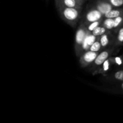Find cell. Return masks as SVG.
<instances>
[{
    "mask_svg": "<svg viewBox=\"0 0 123 123\" xmlns=\"http://www.w3.org/2000/svg\"><path fill=\"white\" fill-rule=\"evenodd\" d=\"M63 15L67 20L72 21L78 18L79 13L75 8H72V7H67L64 10Z\"/></svg>",
    "mask_w": 123,
    "mask_h": 123,
    "instance_id": "6da1fadb",
    "label": "cell"
},
{
    "mask_svg": "<svg viewBox=\"0 0 123 123\" xmlns=\"http://www.w3.org/2000/svg\"><path fill=\"white\" fill-rule=\"evenodd\" d=\"M102 13L98 10H92L90 11L86 15V19L88 21L93 22L98 21L102 18Z\"/></svg>",
    "mask_w": 123,
    "mask_h": 123,
    "instance_id": "7a4b0ae2",
    "label": "cell"
},
{
    "mask_svg": "<svg viewBox=\"0 0 123 123\" xmlns=\"http://www.w3.org/2000/svg\"><path fill=\"white\" fill-rule=\"evenodd\" d=\"M97 8L102 14H106L112 10V4L108 2H102L97 5Z\"/></svg>",
    "mask_w": 123,
    "mask_h": 123,
    "instance_id": "3957f363",
    "label": "cell"
},
{
    "mask_svg": "<svg viewBox=\"0 0 123 123\" xmlns=\"http://www.w3.org/2000/svg\"><path fill=\"white\" fill-rule=\"evenodd\" d=\"M108 56H109V54H108V52H102L101 54H100L99 55L96 57V60H94L95 64H96V65L102 64L104 63L105 61L107 60Z\"/></svg>",
    "mask_w": 123,
    "mask_h": 123,
    "instance_id": "277c9868",
    "label": "cell"
},
{
    "mask_svg": "<svg viewBox=\"0 0 123 123\" xmlns=\"http://www.w3.org/2000/svg\"><path fill=\"white\" fill-rule=\"evenodd\" d=\"M97 56V55L96 52H93L91 50V51L86 52V54L84 55V60H85L86 62H92L93 61H94Z\"/></svg>",
    "mask_w": 123,
    "mask_h": 123,
    "instance_id": "5b68a950",
    "label": "cell"
},
{
    "mask_svg": "<svg viewBox=\"0 0 123 123\" xmlns=\"http://www.w3.org/2000/svg\"><path fill=\"white\" fill-rule=\"evenodd\" d=\"M121 13V12L120 10H111L109 12L105 14V16L107 18L114 19V18H116L117 17L120 16Z\"/></svg>",
    "mask_w": 123,
    "mask_h": 123,
    "instance_id": "8992f818",
    "label": "cell"
},
{
    "mask_svg": "<svg viewBox=\"0 0 123 123\" xmlns=\"http://www.w3.org/2000/svg\"><path fill=\"white\" fill-rule=\"evenodd\" d=\"M85 37V32L84 30H80L77 32L76 37V40L78 43H82Z\"/></svg>",
    "mask_w": 123,
    "mask_h": 123,
    "instance_id": "52a82bcc",
    "label": "cell"
},
{
    "mask_svg": "<svg viewBox=\"0 0 123 123\" xmlns=\"http://www.w3.org/2000/svg\"><path fill=\"white\" fill-rule=\"evenodd\" d=\"M95 40H96V36H94L93 34L91 35V36H89L88 37H86V38H85V42L84 44V48H86L87 45H92V44L95 42Z\"/></svg>",
    "mask_w": 123,
    "mask_h": 123,
    "instance_id": "ba28073f",
    "label": "cell"
},
{
    "mask_svg": "<svg viewBox=\"0 0 123 123\" xmlns=\"http://www.w3.org/2000/svg\"><path fill=\"white\" fill-rule=\"evenodd\" d=\"M106 29L103 27H100V26H97L96 28L92 31V34L95 36H101V35L103 34L105 32Z\"/></svg>",
    "mask_w": 123,
    "mask_h": 123,
    "instance_id": "9c48e42d",
    "label": "cell"
},
{
    "mask_svg": "<svg viewBox=\"0 0 123 123\" xmlns=\"http://www.w3.org/2000/svg\"><path fill=\"white\" fill-rule=\"evenodd\" d=\"M104 25L106 28L111 30L114 28V19L111 18H108L104 22Z\"/></svg>",
    "mask_w": 123,
    "mask_h": 123,
    "instance_id": "30bf717a",
    "label": "cell"
},
{
    "mask_svg": "<svg viewBox=\"0 0 123 123\" xmlns=\"http://www.w3.org/2000/svg\"><path fill=\"white\" fill-rule=\"evenodd\" d=\"M64 4L67 7L74 8L76 6V0H64Z\"/></svg>",
    "mask_w": 123,
    "mask_h": 123,
    "instance_id": "8fae6325",
    "label": "cell"
},
{
    "mask_svg": "<svg viewBox=\"0 0 123 123\" xmlns=\"http://www.w3.org/2000/svg\"><path fill=\"white\" fill-rule=\"evenodd\" d=\"M101 43L98 42H95L93 44L91 45V48H90V50L93 52H97L98 50H100L101 48Z\"/></svg>",
    "mask_w": 123,
    "mask_h": 123,
    "instance_id": "7c38bea8",
    "label": "cell"
},
{
    "mask_svg": "<svg viewBox=\"0 0 123 123\" xmlns=\"http://www.w3.org/2000/svg\"><path fill=\"white\" fill-rule=\"evenodd\" d=\"M109 2L115 7H120L123 5V0H109Z\"/></svg>",
    "mask_w": 123,
    "mask_h": 123,
    "instance_id": "4fadbf2b",
    "label": "cell"
},
{
    "mask_svg": "<svg viewBox=\"0 0 123 123\" xmlns=\"http://www.w3.org/2000/svg\"><path fill=\"white\" fill-rule=\"evenodd\" d=\"M108 42H109V40H108V36L106 35H103L100 39V43L102 46H106L108 44Z\"/></svg>",
    "mask_w": 123,
    "mask_h": 123,
    "instance_id": "5bb4252c",
    "label": "cell"
},
{
    "mask_svg": "<svg viewBox=\"0 0 123 123\" xmlns=\"http://www.w3.org/2000/svg\"><path fill=\"white\" fill-rule=\"evenodd\" d=\"M123 17L120 16L117 17L116 18H115L114 19V28H116L123 21Z\"/></svg>",
    "mask_w": 123,
    "mask_h": 123,
    "instance_id": "9a60e30c",
    "label": "cell"
},
{
    "mask_svg": "<svg viewBox=\"0 0 123 123\" xmlns=\"http://www.w3.org/2000/svg\"><path fill=\"white\" fill-rule=\"evenodd\" d=\"M115 78L118 80L123 81V70H120L117 72L115 74Z\"/></svg>",
    "mask_w": 123,
    "mask_h": 123,
    "instance_id": "2e32d148",
    "label": "cell"
},
{
    "mask_svg": "<svg viewBox=\"0 0 123 123\" xmlns=\"http://www.w3.org/2000/svg\"><path fill=\"white\" fill-rule=\"evenodd\" d=\"M98 24H99V22H98V21L93 22L91 23V24L89 25L88 30H90V31H92L95 28H96L98 26Z\"/></svg>",
    "mask_w": 123,
    "mask_h": 123,
    "instance_id": "e0dca14e",
    "label": "cell"
},
{
    "mask_svg": "<svg viewBox=\"0 0 123 123\" xmlns=\"http://www.w3.org/2000/svg\"><path fill=\"white\" fill-rule=\"evenodd\" d=\"M118 39L120 42H123V28L120 29V31H119Z\"/></svg>",
    "mask_w": 123,
    "mask_h": 123,
    "instance_id": "ac0fdd59",
    "label": "cell"
},
{
    "mask_svg": "<svg viewBox=\"0 0 123 123\" xmlns=\"http://www.w3.org/2000/svg\"><path fill=\"white\" fill-rule=\"evenodd\" d=\"M103 68L105 71H106L109 68V62H108V60H106L104 62V66H103Z\"/></svg>",
    "mask_w": 123,
    "mask_h": 123,
    "instance_id": "d6986e66",
    "label": "cell"
},
{
    "mask_svg": "<svg viewBox=\"0 0 123 123\" xmlns=\"http://www.w3.org/2000/svg\"><path fill=\"white\" fill-rule=\"evenodd\" d=\"M116 60H117V62L118 64H121V60H120V59L119 58H117Z\"/></svg>",
    "mask_w": 123,
    "mask_h": 123,
    "instance_id": "ffe728a7",
    "label": "cell"
},
{
    "mask_svg": "<svg viewBox=\"0 0 123 123\" xmlns=\"http://www.w3.org/2000/svg\"><path fill=\"white\" fill-rule=\"evenodd\" d=\"M121 87H122V88H123V83L122 84V85H121Z\"/></svg>",
    "mask_w": 123,
    "mask_h": 123,
    "instance_id": "44dd1931",
    "label": "cell"
},
{
    "mask_svg": "<svg viewBox=\"0 0 123 123\" xmlns=\"http://www.w3.org/2000/svg\"><path fill=\"white\" fill-rule=\"evenodd\" d=\"M76 1H78V0H76Z\"/></svg>",
    "mask_w": 123,
    "mask_h": 123,
    "instance_id": "7402d4cb",
    "label": "cell"
}]
</instances>
